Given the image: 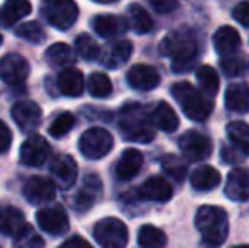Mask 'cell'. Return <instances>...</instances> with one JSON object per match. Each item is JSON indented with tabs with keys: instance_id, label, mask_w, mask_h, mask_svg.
Segmentation results:
<instances>
[{
	"instance_id": "cell-38",
	"label": "cell",
	"mask_w": 249,
	"mask_h": 248,
	"mask_svg": "<svg viewBox=\"0 0 249 248\" xmlns=\"http://www.w3.org/2000/svg\"><path fill=\"white\" fill-rule=\"evenodd\" d=\"M161 167H163V170L168 173L170 177H173L175 180H178V182H181V180L185 179V175H187V162H183V160L180 158V156L177 155H166L163 156V160H161Z\"/></svg>"
},
{
	"instance_id": "cell-29",
	"label": "cell",
	"mask_w": 249,
	"mask_h": 248,
	"mask_svg": "<svg viewBox=\"0 0 249 248\" xmlns=\"http://www.w3.org/2000/svg\"><path fill=\"white\" fill-rule=\"evenodd\" d=\"M127 17L129 26L136 34H148L153 29V19H151L149 12L139 3H131L127 7Z\"/></svg>"
},
{
	"instance_id": "cell-42",
	"label": "cell",
	"mask_w": 249,
	"mask_h": 248,
	"mask_svg": "<svg viewBox=\"0 0 249 248\" xmlns=\"http://www.w3.org/2000/svg\"><path fill=\"white\" fill-rule=\"evenodd\" d=\"M149 3L158 14H171L178 7V0H149Z\"/></svg>"
},
{
	"instance_id": "cell-45",
	"label": "cell",
	"mask_w": 249,
	"mask_h": 248,
	"mask_svg": "<svg viewBox=\"0 0 249 248\" xmlns=\"http://www.w3.org/2000/svg\"><path fill=\"white\" fill-rule=\"evenodd\" d=\"M97 3H112V2H117V0H93Z\"/></svg>"
},
{
	"instance_id": "cell-4",
	"label": "cell",
	"mask_w": 249,
	"mask_h": 248,
	"mask_svg": "<svg viewBox=\"0 0 249 248\" xmlns=\"http://www.w3.org/2000/svg\"><path fill=\"white\" fill-rule=\"evenodd\" d=\"M160 53L171 60L173 72H187L197 58L198 44L188 34L173 33L163 38L160 44Z\"/></svg>"
},
{
	"instance_id": "cell-24",
	"label": "cell",
	"mask_w": 249,
	"mask_h": 248,
	"mask_svg": "<svg viewBox=\"0 0 249 248\" xmlns=\"http://www.w3.org/2000/svg\"><path fill=\"white\" fill-rule=\"evenodd\" d=\"M26 218L17 208L7 206V208L0 209V233L2 235L16 238L19 233H22L26 229Z\"/></svg>"
},
{
	"instance_id": "cell-39",
	"label": "cell",
	"mask_w": 249,
	"mask_h": 248,
	"mask_svg": "<svg viewBox=\"0 0 249 248\" xmlns=\"http://www.w3.org/2000/svg\"><path fill=\"white\" fill-rule=\"evenodd\" d=\"M75 128V116L71 113H61L59 116L54 117V121L50 126V134L53 138H63L65 134H68L71 129Z\"/></svg>"
},
{
	"instance_id": "cell-21",
	"label": "cell",
	"mask_w": 249,
	"mask_h": 248,
	"mask_svg": "<svg viewBox=\"0 0 249 248\" xmlns=\"http://www.w3.org/2000/svg\"><path fill=\"white\" fill-rule=\"evenodd\" d=\"M139 195L142 199H148V201L166 202L173 195V189H171L170 182L163 177H151L139 187Z\"/></svg>"
},
{
	"instance_id": "cell-3",
	"label": "cell",
	"mask_w": 249,
	"mask_h": 248,
	"mask_svg": "<svg viewBox=\"0 0 249 248\" xmlns=\"http://www.w3.org/2000/svg\"><path fill=\"white\" fill-rule=\"evenodd\" d=\"M171 95L180 104L183 114L192 121H205L212 114L213 102L210 97L188 82H178L171 87Z\"/></svg>"
},
{
	"instance_id": "cell-31",
	"label": "cell",
	"mask_w": 249,
	"mask_h": 248,
	"mask_svg": "<svg viewBox=\"0 0 249 248\" xmlns=\"http://www.w3.org/2000/svg\"><path fill=\"white\" fill-rule=\"evenodd\" d=\"M197 80H198V85L202 89V92L209 97H213L217 92H219V85H220V80L217 72L209 65H202L197 70Z\"/></svg>"
},
{
	"instance_id": "cell-18",
	"label": "cell",
	"mask_w": 249,
	"mask_h": 248,
	"mask_svg": "<svg viewBox=\"0 0 249 248\" xmlns=\"http://www.w3.org/2000/svg\"><path fill=\"white\" fill-rule=\"evenodd\" d=\"M142 162H144L142 153L136 148H129L119 158L117 167H115V173H117V177L121 180H131L142 169Z\"/></svg>"
},
{
	"instance_id": "cell-40",
	"label": "cell",
	"mask_w": 249,
	"mask_h": 248,
	"mask_svg": "<svg viewBox=\"0 0 249 248\" xmlns=\"http://www.w3.org/2000/svg\"><path fill=\"white\" fill-rule=\"evenodd\" d=\"M43 247H44L43 238L29 225L26 226V229L22 233H19L14 238V248H43Z\"/></svg>"
},
{
	"instance_id": "cell-9",
	"label": "cell",
	"mask_w": 249,
	"mask_h": 248,
	"mask_svg": "<svg viewBox=\"0 0 249 248\" xmlns=\"http://www.w3.org/2000/svg\"><path fill=\"white\" fill-rule=\"evenodd\" d=\"M183 156L190 162H202L212 153V141L198 131H187L178 141Z\"/></svg>"
},
{
	"instance_id": "cell-34",
	"label": "cell",
	"mask_w": 249,
	"mask_h": 248,
	"mask_svg": "<svg viewBox=\"0 0 249 248\" xmlns=\"http://www.w3.org/2000/svg\"><path fill=\"white\" fill-rule=\"evenodd\" d=\"M75 50L78 57L85 61H93L100 57V46L89 34H80L75 39Z\"/></svg>"
},
{
	"instance_id": "cell-5",
	"label": "cell",
	"mask_w": 249,
	"mask_h": 248,
	"mask_svg": "<svg viewBox=\"0 0 249 248\" xmlns=\"http://www.w3.org/2000/svg\"><path fill=\"white\" fill-rule=\"evenodd\" d=\"M41 12L46 20L59 31H66L78 19V5L75 0H43Z\"/></svg>"
},
{
	"instance_id": "cell-8",
	"label": "cell",
	"mask_w": 249,
	"mask_h": 248,
	"mask_svg": "<svg viewBox=\"0 0 249 248\" xmlns=\"http://www.w3.org/2000/svg\"><path fill=\"white\" fill-rule=\"evenodd\" d=\"M31 73L29 61L17 53H9L0 58V78L12 87L22 85Z\"/></svg>"
},
{
	"instance_id": "cell-12",
	"label": "cell",
	"mask_w": 249,
	"mask_h": 248,
	"mask_svg": "<svg viewBox=\"0 0 249 248\" xmlns=\"http://www.w3.org/2000/svg\"><path fill=\"white\" fill-rule=\"evenodd\" d=\"M50 172L54 179V182L58 184L61 189H70L73 187V184L76 182L78 177V167L76 162L73 160V156L66 155V153H59L51 160Z\"/></svg>"
},
{
	"instance_id": "cell-27",
	"label": "cell",
	"mask_w": 249,
	"mask_h": 248,
	"mask_svg": "<svg viewBox=\"0 0 249 248\" xmlns=\"http://www.w3.org/2000/svg\"><path fill=\"white\" fill-rule=\"evenodd\" d=\"M151 121L158 129L164 133H173L178 129V116L175 109L168 102H158L156 107L151 111Z\"/></svg>"
},
{
	"instance_id": "cell-17",
	"label": "cell",
	"mask_w": 249,
	"mask_h": 248,
	"mask_svg": "<svg viewBox=\"0 0 249 248\" xmlns=\"http://www.w3.org/2000/svg\"><path fill=\"white\" fill-rule=\"evenodd\" d=\"M226 195L231 201L244 202L249 199V170L246 169H234L229 173L224 189Z\"/></svg>"
},
{
	"instance_id": "cell-25",
	"label": "cell",
	"mask_w": 249,
	"mask_h": 248,
	"mask_svg": "<svg viewBox=\"0 0 249 248\" xmlns=\"http://www.w3.org/2000/svg\"><path fill=\"white\" fill-rule=\"evenodd\" d=\"M58 87L68 97H80L85 90L83 73L76 68H65L58 75Z\"/></svg>"
},
{
	"instance_id": "cell-13",
	"label": "cell",
	"mask_w": 249,
	"mask_h": 248,
	"mask_svg": "<svg viewBox=\"0 0 249 248\" xmlns=\"http://www.w3.org/2000/svg\"><path fill=\"white\" fill-rule=\"evenodd\" d=\"M12 117L22 131L33 133L39 128L41 121H43V111L33 100H20V102L14 104Z\"/></svg>"
},
{
	"instance_id": "cell-16",
	"label": "cell",
	"mask_w": 249,
	"mask_h": 248,
	"mask_svg": "<svg viewBox=\"0 0 249 248\" xmlns=\"http://www.w3.org/2000/svg\"><path fill=\"white\" fill-rule=\"evenodd\" d=\"M160 73L154 66L149 65H134L127 72V82L132 89L148 92L160 85Z\"/></svg>"
},
{
	"instance_id": "cell-47",
	"label": "cell",
	"mask_w": 249,
	"mask_h": 248,
	"mask_svg": "<svg viewBox=\"0 0 249 248\" xmlns=\"http://www.w3.org/2000/svg\"><path fill=\"white\" fill-rule=\"evenodd\" d=\"M0 44H2V34H0Z\"/></svg>"
},
{
	"instance_id": "cell-14",
	"label": "cell",
	"mask_w": 249,
	"mask_h": 248,
	"mask_svg": "<svg viewBox=\"0 0 249 248\" xmlns=\"http://www.w3.org/2000/svg\"><path fill=\"white\" fill-rule=\"evenodd\" d=\"M24 197L31 204H44V202H51L56 197V186L46 177H31L26 184H24Z\"/></svg>"
},
{
	"instance_id": "cell-43",
	"label": "cell",
	"mask_w": 249,
	"mask_h": 248,
	"mask_svg": "<svg viewBox=\"0 0 249 248\" xmlns=\"http://www.w3.org/2000/svg\"><path fill=\"white\" fill-rule=\"evenodd\" d=\"M12 145V133H10L9 126L0 119V153H5Z\"/></svg>"
},
{
	"instance_id": "cell-23",
	"label": "cell",
	"mask_w": 249,
	"mask_h": 248,
	"mask_svg": "<svg viewBox=\"0 0 249 248\" xmlns=\"http://www.w3.org/2000/svg\"><path fill=\"white\" fill-rule=\"evenodd\" d=\"M33 5L29 0H5L0 7V24L5 27H10L17 24L20 19L29 16Z\"/></svg>"
},
{
	"instance_id": "cell-33",
	"label": "cell",
	"mask_w": 249,
	"mask_h": 248,
	"mask_svg": "<svg viewBox=\"0 0 249 248\" xmlns=\"http://www.w3.org/2000/svg\"><path fill=\"white\" fill-rule=\"evenodd\" d=\"M46 61L56 66H70L75 63V53L65 43H54L46 50Z\"/></svg>"
},
{
	"instance_id": "cell-20",
	"label": "cell",
	"mask_w": 249,
	"mask_h": 248,
	"mask_svg": "<svg viewBox=\"0 0 249 248\" xmlns=\"http://www.w3.org/2000/svg\"><path fill=\"white\" fill-rule=\"evenodd\" d=\"M92 26L100 38H117L127 31L129 22L119 16H95Z\"/></svg>"
},
{
	"instance_id": "cell-1",
	"label": "cell",
	"mask_w": 249,
	"mask_h": 248,
	"mask_svg": "<svg viewBox=\"0 0 249 248\" xmlns=\"http://www.w3.org/2000/svg\"><path fill=\"white\" fill-rule=\"evenodd\" d=\"M151 113L141 104H127L119 114V128L127 141L151 143L154 139Z\"/></svg>"
},
{
	"instance_id": "cell-6",
	"label": "cell",
	"mask_w": 249,
	"mask_h": 248,
	"mask_svg": "<svg viewBox=\"0 0 249 248\" xmlns=\"http://www.w3.org/2000/svg\"><path fill=\"white\" fill-rule=\"evenodd\" d=\"M93 236L102 248H125L129 240L127 226L117 218L100 219L93 228Z\"/></svg>"
},
{
	"instance_id": "cell-44",
	"label": "cell",
	"mask_w": 249,
	"mask_h": 248,
	"mask_svg": "<svg viewBox=\"0 0 249 248\" xmlns=\"http://www.w3.org/2000/svg\"><path fill=\"white\" fill-rule=\"evenodd\" d=\"M61 248H93V247L87 240L80 238V236H71V238H68L63 243Z\"/></svg>"
},
{
	"instance_id": "cell-11",
	"label": "cell",
	"mask_w": 249,
	"mask_h": 248,
	"mask_svg": "<svg viewBox=\"0 0 249 248\" xmlns=\"http://www.w3.org/2000/svg\"><path fill=\"white\" fill-rule=\"evenodd\" d=\"M50 145L39 134H31L20 146V162L27 167H41L50 158Z\"/></svg>"
},
{
	"instance_id": "cell-30",
	"label": "cell",
	"mask_w": 249,
	"mask_h": 248,
	"mask_svg": "<svg viewBox=\"0 0 249 248\" xmlns=\"http://www.w3.org/2000/svg\"><path fill=\"white\" fill-rule=\"evenodd\" d=\"M227 136L237 152L249 156V124L243 121H232L227 124Z\"/></svg>"
},
{
	"instance_id": "cell-19",
	"label": "cell",
	"mask_w": 249,
	"mask_h": 248,
	"mask_svg": "<svg viewBox=\"0 0 249 248\" xmlns=\"http://www.w3.org/2000/svg\"><path fill=\"white\" fill-rule=\"evenodd\" d=\"M213 48L220 57H231L236 55V51L241 48V36L234 27L222 26L213 34Z\"/></svg>"
},
{
	"instance_id": "cell-22",
	"label": "cell",
	"mask_w": 249,
	"mask_h": 248,
	"mask_svg": "<svg viewBox=\"0 0 249 248\" xmlns=\"http://www.w3.org/2000/svg\"><path fill=\"white\" fill-rule=\"evenodd\" d=\"M226 107L232 113L244 114L249 111V85L246 82L231 83L224 97Z\"/></svg>"
},
{
	"instance_id": "cell-7",
	"label": "cell",
	"mask_w": 249,
	"mask_h": 248,
	"mask_svg": "<svg viewBox=\"0 0 249 248\" xmlns=\"http://www.w3.org/2000/svg\"><path fill=\"white\" fill-rule=\"evenodd\" d=\"M114 146V138L104 128H90L82 134L78 148L85 158L99 160L108 155Z\"/></svg>"
},
{
	"instance_id": "cell-37",
	"label": "cell",
	"mask_w": 249,
	"mask_h": 248,
	"mask_svg": "<svg viewBox=\"0 0 249 248\" xmlns=\"http://www.w3.org/2000/svg\"><path fill=\"white\" fill-rule=\"evenodd\" d=\"M220 68L226 76H241L249 70V61L239 55H231V57L222 58Z\"/></svg>"
},
{
	"instance_id": "cell-41",
	"label": "cell",
	"mask_w": 249,
	"mask_h": 248,
	"mask_svg": "<svg viewBox=\"0 0 249 248\" xmlns=\"http://www.w3.org/2000/svg\"><path fill=\"white\" fill-rule=\"evenodd\" d=\"M232 17L234 20H237L239 24L249 27V0H244V2H239L232 10Z\"/></svg>"
},
{
	"instance_id": "cell-26",
	"label": "cell",
	"mask_w": 249,
	"mask_h": 248,
	"mask_svg": "<svg viewBox=\"0 0 249 248\" xmlns=\"http://www.w3.org/2000/svg\"><path fill=\"white\" fill-rule=\"evenodd\" d=\"M131 55H132V43L127 39H121L108 48L105 57H102L100 61L108 70H117L129 61Z\"/></svg>"
},
{
	"instance_id": "cell-2",
	"label": "cell",
	"mask_w": 249,
	"mask_h": 248,
	"mask_svg": "<svg viewBox=\"0 0 249 248\" xmlns=\"http://www.w3.org/2000/svg\"><path fill=\"white\" fill-rule=\"evenodd\" d=\"M195 225L202 235L203 242L210 247H219L229 235V218L222 208L202 206L195 216Z\"/></svg>"
},
{
	"instance_id": "cell-15",
	"label": "cell",
	"mask_w": 249,
	"mask_h": 248,
	"mask_svg": "<svg viewBox=\"0 0 249 248\" xmlns=\"http://www.w3.org/2000/svg\"><path fill=\"white\" fill-rule=\"evenodd\" d=\"M102 194V182L95 173H90L83 180V186L76 192L75 199H73V208L80 212H85L92 208L97 202V199Z\"/></svg>"
},
{
	"instance_id": "cell-35",
	"label": "cell",
	"mask_w": 249,
	"mask_h": 248,
	"mask_svg": "<svg viewBox=\"0 0 249 248\" xmlns=\"http://www.w3.org/2000/svg\"><path fill=\"white\" fill-rule=\"evenodd\" d=\"M89 92L92 97L105 99L112 94V82L105 73H92L89 78Z\"/></svg>"
},
{
	"instance_id": "cell-10",
	"label": "cell",
	"mask_w": 249,
	"mask_h": 248,
	"mask_svg": "<svg viewBox=\"0 0 249 248\" xmlns=\"http://www.w3.org/2000/svg\"><path fill=\"white\" fill-rule=\"evenodd\" d=\"M36 221L43 231L50 233V235L59 236L65 235L70 228L68 214L61 206H50L41 211H37Z\"/></svg>"
},
{
	"instance_id": "cell-46",
	"label": "cell",
	"mask_w": 249,
	"mask_h": 248,
	"mask_svg": "<svg viewBox=\"0 0 249 248\" xmlns=\"http://www.w3.org/2000/svg\"><path fill=\"white\" fill-rule=\"evenodd\" d=\"M234 248H249V245H239V247H234Z\"/></svg>"
},
{
	"instance_id": "cell-36",
	"label": "cell",
	"mask_w": 249,
	"mask_h": 248,
	"mask_svg": "<svg viewBox=\"0 0 249 248\" xmlns=\"http://www.w3.org/2000/svg\"><path fill=\"white\" fill-rule=\"evenodd\" d=\"M16 34L19 38H22V39L29 41V43H34V44H39L46 39V31L43 29V26H41L39 22H34V20L17 26Z\"/></svg>"
},
{
	"instance_id": "cell-32",
	"label": "cell",
	"mask_w": 249,
	"mask_h": 248,
	"mask_svg": "<svg viewBox=\"0 0 249 248\" xmlns=\"http://www.w3.org/2000/svg\"><path fill=\"white\" fill-rule=\"evenodd\" d=\"M138 242L142 248H164L166 247V235L160 228L144 225L138 233Z\"/></svg>"
},
{
	"instance_id": "cell-28",
	"label": "cell",
	"mask_w": 249,
	"mask_h": 248,
	"mask_svg": "<svg viewBox=\"0 0 249 248\" xmlns=\"http://www.w3.org/2000/svg\"><path fill=\"white\" fill-rule=\"evenodd\" d=\"M190 184L195 191H200V192L212 191V189H215L220 184V173L210 165L198 167V169L194 170V173H192Z\"/></svg>"
}]
</instances>
